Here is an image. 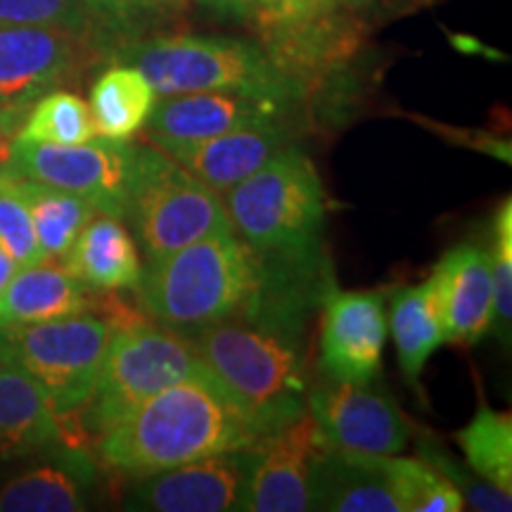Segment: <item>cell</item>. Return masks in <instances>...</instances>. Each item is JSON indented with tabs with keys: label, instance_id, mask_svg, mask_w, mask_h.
<instances>
[{
	"label": "cell",
	"instance_id": "1",
	"mask_svg": "<svg viewBox=\"0 0 512 512\" xmlns=\"http://www.w3.org/2000/svg\"><path fill=\"white\" fill-rule=\"evenodd\" d=\"M136 294L147 318L192 335L238 316L309 313L328 294V275L325 261L271 259L226 233L145 261Z\"/></svg>",
	"mask_w": 512,
	"mask_h": 512
},
{
	"label": "cell",
	"instance_id": "2",
	"mask_svg": "<svg viewBox=\"0 0 512 512\" xmlns=\"http://www.w3.org/2000/svg\"><path fill=\"white\" fill-rule=\"evenodd\" d=\"M304 320L238 316L192 332L200 373L261 439L306 413Z\"/></svg>",
	"mask_w": 512,
	"mask_h": 512
},
{
	"label": "cell",
	"instance_id": "3",
	"mask_svg": "<svg viewBox=\"0 0 512 512\" xmlns=\"http://www.w3.org/2000/svg\"><path fill=\"white\" fill-rule=\"evenodd\" d=\"M261 439L202 373L140 403L95 439L107 470L145 479L214 453L259 448Z\"/></svg>",
	"mask_w": 512,
	"mask_h": 512
},
{
	"label": "cell",
	"instance_id": "4",
	"mask_svg": "<svg viewBox=\"0 0 512 512\" xmlns=\"http://www.w3.org/2000/svg\"><path fill=\"white\" fill-rule=\"evenodd\" d=\"M112 62L140 69L157 95L228 91L280 105H306L294 81L268 60L264 48L235 36H202L166 31L128 43Z\"/></svg>",
	"mask_w": 512,
	"mask_h": 512
},
{
	"label": "cell",
	"instance_id": "5",
	"mask_svg": "<svg viewBox=\"0 0 512 512\" xmlns=\"http://www.w3.org/2000/svg\"><path fill=\"white\" fill-rule=\"evenodd\" d=\"M221 200L235 235L259 254L285 261L323 259L325 190L316 166L294 145L221 192Z\"/></svg>",
	"mask_w": 512,
	"mask_h": 512
},
{
	"label": "cell",
	"instance_id": "6",
	"mask_svg": "<svg viewBox=\"0 0 512 512\" xmlns=\"http://www.w3.org/2000/svg\"><path fill=\"white\" fill-rule=\"evenodd\" d=\"M145 261L209 235L235 233L221 195L157 145L136 147L126 216Z\"/></svg>",
	"mask_w": 512,
	"mask_h": 512
},
{
	"label": "cell",
	"instance_id": "7",
	"mask_svg": "<svg viewBox=\"0 0 512 512\" xmlns=\"http://www.w3.org/2000/svg\"><path fill=\"white\" fill-rule=\"evenodd\" d=\"M249 19L268 60L297 83L306 102L332 93L366 43V24L358 12L328 0L261 5Z\"/></svg>",
	"mask_w": 512,
	"mask_h": 512
},
{
	"label": "cell",
	"instance_id": "8",
	"mask_svg": "<svg viewBox=\"0 0 512 512\" xmlns=\"http://www.w3.org/2000/svg\"><path fill=\"white\" fill-rule=\"evenodd\" d=\"M200 373L188 335L155 320L114 330L98 380L76 413L88 441H95L140 403L171 384Z\"/></svg>",
	"mask_w": 512,
	"mask_h": 512
},
{
	"label": "cell",
	"instance_id": "9",
	"mask_svg": "<svg viewBox=\"0 0 512 512\" xmlns=\"http://www.w3.org/2000/svg\"><path fill=\"white\" fill-rule=\"evenodd\" d=\"M114 335L110 320L83 316L0 328V351L38 382L50 406L62 415L79 413L91 396Z\"/></svg>",
	"mask_w": 512,
	"mask_h": 512
},
{
	"label": "cell",
	"instance_id": "10",
	"mask_svg": "<svg viewBox=\"0 0 512 512\" xmlns=\"http://www.w3.org/2000/svg\"><path fill=\"white\" fill-rule=\"evenodd\" d=\"M133 169H136V145L95 136L79 145L15 140L5 171L74 192L102 214L124 219Z\"/></svg>",
	"mask_w": 512,
	"mask_h": 512
},
{
	"label": "cell",
	"instance_id": "11",
	"mask_svg": "<svg viewBox=\"0 0 512 512\" xmlns=\"http://www.w3.org/2000/svg\"><path fill=\"white\" fill-rule=\"evenodd\" d=\"M102 60H112L110 48L91 34L0 24V107L29 112L38 98Z\"/></svg>",
	"mask_w": 512,
	"mask_h": 512
},
{
	"label": "cell",
	"instance_id": "12",
	"mask_svg": "<svg viewBox=\"0 0 512 512\" xmlns=\"http://www.w3.org/2000/svg\"><path fill=\"white\" fill-rule=\"evenodd\" d=\"M330 444L306 411L256 448L240 510L304 512L313 510V470Z\"/></svg>",
	"mask_w": 512,
	"mask_h": 512
},
{
	"label": "cell",
	"instance_id": "13",
	"mask_svg": "<svg viewBox=\"0 0 512 512\" xmlns=\"http://www.w3.org/2000/svg\"><path fill=\"white\" fill-rule=\"evenodd\" d=\"M311 418L332 448L394 456L411 437V427L399 406L366 384L325 382L306 394Z\"/></svg>",
	"mask_w": 512,
	"mask_h": 512
},
{
	"label": "cell",
	"instance_id": "14",
	"mask_svg": "<svg viewBox=\"0 0 512 512\" xmlns=\"http://www.w3.org/2000/svg\"><path fill=\"white\" fill-rule=\"evenodd\" d=\"M297 107L280 105L245 93L207 91L164 95L155 102L147 131L157 147L197 143L252 126L297 124Z\"/></svg>",
	"mask_w": 512,
	"mask_h": 512
},
{
	"label": "cell",
	"instance_id": "15",
	"mask_svg": "<svg viewBox=\"0 0 512 512\" xmlns=\"http://www.w3.org/2000/svg\"><path fill=\"white\" fill-rule=\"evenodd\" d=\"M256 448L226 451L192 460L140 479L128 496V510L228 512L240 510Z\"/></svg>",
	"mask_w": 512,
	"mask_h": 512
},
{
	"label": "cell",
	"instance_id": "16",
	"mask_svg": "<svg viewBox=\"0 0 512 512\" xmlns=\"http://www.w3.org/2000/svg\"><path fill=\"white\" fill-rule=\"evenodd\" d=\"M387 306L377 292L325 294L320 320V368L335 382L368 384L382 368Z\"/></svg>",
	"mask_w": 512,
	"mask_h": 512
},
{
	"label": "cell",
	"instance_id": "17",
	"mask_svg": "<svg viewBox=\"0 0 512 512\" xmlns=\"http://www.w3.org/2000/svg\"><path fill=\"white\" fill-rule=\"evenodd\" d=\"M434 292L448 344L472 347L494 320L491 254L482 242H460L441 256L432 271Z\"/></svg>",
	"mask_w": 512,
	"mask_h": 512
},
{
	"label": "cell",
	"instance_id": "18",
	"mask_svg": "<svg viewBox=\"0 0 512 512\" xmlns=\"http://www.w3.org/2000/svg\"><path fill=\"white\" fill-rule=\"evenodd\" d=\"M292 143L294 124H273L240 128L197 143L171 145L164 147V152L221 195L252 176L278 152L292 147Z\"/></svg>",
	"mask_w": 512,
	"mask_h": 512
},
{
	"label": "cell",
	"instance_id": "19",
	"mask_svg": "<svg viewBox=\"0 0 512 512\" xmlns=\"http://www.w3.org/2000/svg\"><path fill=\"white\" fill-rule=\"evenodd\" d=\"M98 290L83 285L64 261L43 259L19 268L0 292V328L93 313Z\"/></svg>",
	"mask_w": 512,
	"mask_h": 512
},
{
	"label": "cell",
	"instance_id": "20",
	"mask_svg": "<svg viewBox=\"0 0 512 512\" xmlns=\"http://www.w3.org/2000/svg\"><path fill=\"white\" fill-rule=\"evenodd\" d=\"M313 510L401 512L382 456L328 446L313 470Z\"/></svg>",
	"mask_w": 512,
	"mask_h": 512
},
{
	"label": "cell",
	"instance_id": "21",
	"mask_svg": "<svg viewBox=\"0 0 512 512\" xmlns=\"http://www.w3.org/2000/svg\"><path fill=\"white\" fill-rule=\"evenodd\" d=\"M62 446L60 418L36 380L8 361L0 375V460Z\"/></svg>",
	"mask_w": 512,
	"mask_h": 512
},
{
	"label": "cell",
	"instance_id": "22",
	"mask_svg": "<svg viewBox=\"0 0 512 512\" xmlns=\"http://www.w3.org/2000/svg\"><path fill=\"white\" fill-rule=\"evenodd\" d=\"M62 261L93 290H136L143 273L133 235L121 219L102 211L86 223Z\"/></svg>",
	"mask_w": 512,
	"mask_h": 512
},
{
	"label": "cell",
	"instance_id": "23",
	"mask_svg": "<svg viewBox=\"0 0 512 512\" xmlns=\"http://www.w3.org/2000/svg\"><path fill=\"white\" fill-rule=\"evenodd\" d=\"M12 477L0 489V512H79L88 508L93 465L83 448Z\"/></svg>",
	"mask_w": 512,
	"mask_h": 512
},
{
	"label": "cell",
	"instance_id": "24",
	"mask_svg": "<svg viewBox=\"0 0 512 512\" xmlns=\"http://www.w3.org/2000/svg\"><path fill=\"white\" fill-rule=\"evenodd\" d=\"M0 178L17 192L19 200L29 209L43 259L62 261L86 223L98 214L91 202L55 185L12 176L8 171H3Z\"/></svg>",
	"mask_w": 512,
	"mask_h": 512
},
{
	"label": "cell",
	"instance_id": "25",
	"mask_svg": "<svg viewBox=\"0 0 512 512\" xmlns=\"http://www.w3.org/2000/svg\"><path fill=\"white\" fill-rule=\"evenodd\" d=\"M389 325L403 377L408 382H418L427 361L446 342L432 278L420 285L399 287L392 294Z\"/></svg>",
	"mask_w": 512,
	"mask_h": 512
},
{
	"label": "cell",
	"instance_id": "26",
	"mask_svg": "<svg viewBox=\"0 0 512 512\" xmlns=\"http://www.w3.org/2000/svg\"><path fill=\"white\" fill-rule=\"evenodd\" d=\"M157 102L155 88L133 64L114 62L91 88V117L95 136L107 140L133 138L147 124Z\"/></svg>",
	"mask_w": 512,
	"mask_h": 512
},
{
	"label": "cell",
	"instance_id": "27",
	"mask_svg": "<svg viewBox=\"0 0 512 512\" xmlns=\"http://www.w3.org/2000/svg\"><path fill=\"white\" fill-rule=\"evenodd\" d=\"M88 5L114 60L128 43L174 31L190 0H88Z\"/></svg>",
	"mask_w": 512,
	"mask_h": 512
},
{
	"label": "cell",
	"instance_id": "28",
	"mask_svg": "<svg viewBox=\"0 0 512 512\" xmlns=\"http://www.w3.org/2000/svg\"><path fill=\"white\" fill-rule=\"evenodd\" d=\"M467 465L505 494H512V415L479 403L475 418L456 434Z\"/></svg>",
	"mask_w": 512,
	"mask_h": 512
},
{
	"label": "cell",
	"instance_id": "29",
	"mask_svg": "<svg viewBox=\"0 0 512 512\" xmlns=\"http://www.w3.org/2000/svg\"><path fill=\"white\" fill-rule=\"evenodd\" d=\"M384 475L401 512H460L465 498L458 486L422 458L382 456Z\"/></svg>",
	"mask_w": 512,
	"mask_h": 512
},
{
	"label": "cell",
	"instance_id": "30",
	"mask_svg": "<svg viewBox=\"0 0 512 512\" xmlns=\"http://www.w3.org/2000/svg\"><path fill=\"white\" fill-rule=\"evenodd\" d=\"M95 138L88 102L69 91H50L29 107L17 138L22 143L79 145Z\"/></svg>",
	"mask_w": 512,
	"mask_h": 512
},
{
	"label": "cell",
	"instance_id": "31",
	"mask_svg": "<svg viewBox=\"0 0 512 512\" xmlns=\"http://www.w3.org/2000/svg\"><path fill=\"white\" fill-rule=\"evenodd\" d=\"M0 24H27V27H60L100 38L88 0H0ZM112 53V48H110Z\"/></svg>",
	"mask_w": 512,
	"mask_h": 512
},
{
	"label": "cell",
	"instance_id": "32",
	"mask_svg": "<svg viewBox=\"0 0 512 512\" xmlns=\"http://www.w3.org/2000/svg\"><path fill=\"white\" fill-rule=\"evenodd\" d=\"M491 280H494V325L498 337L510 342L512 325V202L505 200L494 219L491 247Z\"/></svg>",
	"mask_w": 512,
	"mask_h": 512
},
{
	"label": "cell",
	"instance_id": "33",
	"mask_svg": "<svg viewBox=\"0 0 512 512\" xmlns=\"http://www.w3.org/2000/svg\"><path fill=\"white\" fill-rule=\"evenodd\" d=\"M418 451L422 460H427L432 467H437L441 475L451 479V482L458 486V491L465 498V505H470V508L475 510H486V512H508L512 508L510 494H505V491L498 489V486L486 482L484 477L479 475L475 477L470 475V472L460 470L456 460L448 456L444 448H439V444L434 439L422 437Z\"/></svg>",
	"mask_w": 512,
	"mask_h": 512
},
{
	"label": "cell",
	"instance_id": "34",
	"mask_svg": "<svg viewBox=\"0 0 512 512\" xmlns=\"http://www.w3.org/2000/svg\"><path fill=\"white\" fill-rule=\"evenodd\" d=\"M0 247L15 259L19 268L43 261L29 209L19 200L17 192L5 185L3 178H0Z\"/></svg>",
	"mask_w": 512,
	"mask_h": 512
},
{
	"label": "cell",
	"instance_id": "35",
	"mask_svg": "<svg viewBox=\"0 0 512 512\" xmlns=\"http://www.w3.org/2000/svg\"><path fill=\"white\" fill-rule=\"evenodd\" d=\"M197 3L216 12V15L230 19H249L256 10V0H197Z\"/></svg>",
	"mask_w": 512,
	"mask_h": 512
},
{
	"label": "cell",
	"instance_id": "36",
	"mask_svg": "<svg viewBox=\"0 0 512 512\" xmlns=\"http://www.w3.org/2000/svg\"><path fill=\"white\" fill-rule=\"evenodd\" d=\"M19 271V266L15 264V259L5 252L3 247H0V292L5 290V285L10 283L12 275H15Z\"/></svg>",
	"mask_w": 512,
	"mask_h": 512
},
{
	"label": "cell",
	"instance_id": "37",
	"mask_svg": "<svg viewBox=\"0 0 512 512\" xmlns=\"http://www.w3.org/2000/svg\"><path fill=\"white\" fill-rule=\"evenodd\" d=\"M328 3H335V5H339V8L351 10V12H358V15H361L363 10L373 8L377 0H328Z\"/></svg>",
	"mask_w": 512,
	"mask_h": 512
},
{
	"label": "cell",
	"instance_id": "38",
	"mask_svg": "<svg viewBox=\"0 0 512 512\" xmlns=\"http://www.w3.org/2000/svg\"><path fill=\"white\" fill-rule=\"evenodd\" d=\"M261 5H280V3H294V0H256Z\"/></svg>",
	"mask_w": 512,
	"mask_h": 512
},
{
	"label": "cell",
	"instance_id": "39",
	"mask_svg": "<svg viewBox=\"0 0 512 512\" xmlns=\"http://www.w3.org/2000/svg\"><path fill=\"white\" fill-rule=\"evenodd\" d=\"M5 366H8V358H5V354H3V351H0V375H3V370H5Z\"/></svg>",
	"mask_w": 512,
	"mask_h": 512
},
{
	"label": "cell",
	"instance_id": "40",
	"mask_svg": "<svg viewBox=\"0 0 512 512\" xmlns=\"http://www.w3.org/2000/svg\"><path fill=\"white\" fill-rule=\"evenodd\" d=\"M5 169H8V162H5V159L3 157H0V174H3V171Z\"/></svg>",
	"mask_w": 512,
	"mask_h": 512
}]
</instances>
